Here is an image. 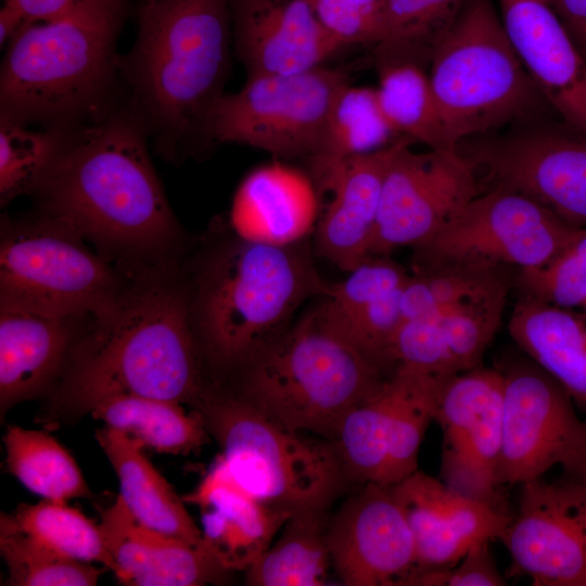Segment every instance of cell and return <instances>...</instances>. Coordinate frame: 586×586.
<instances>
[{"instance_id": "30", "label": "cell", "mask_w": 586, "mask_h": 586, "mask_svg": "<svg viewBox=\"0 0 586 586\" xmlns=\"http://www.w3.org/2000/svg\"><path fill=\"white\" fill-rule=\"evenodd\" d=\"M324 510L294 512L268 549L245 571L252 586H321L332 566Z\"/></svg>"}, {"instance_id": "26", "label": "cell", "mask_w": 586, "mask_h": 586, "mask_svg": "<svg viewBox=\"0 0 586 586\" xmlns=\"http://www.w3.org/2000/svg\"><path fill=\"white\" fill-rule=\"evenodd\" d=\"M318 218L319 198L314 179L280 162L249 173L230 208V228L235 235L276 246L306 241Z\"/></svg>"}, {"instance_id": "23", "label": "cell", "mask_w": 586, "mask_h": 586, "mask_svg": "<svg viewBox=\"0 0 586 586\" xmlns=\"http://www.w3.org/2000/svg\"><path fill=\"white\" fill-rule=\"evenodd\" d=\"M91 320L0 309L1 419L17 404L52 393Z\"/></svg>"}, {"instance_id": "1", "label": "cell", "mask_w": 586, "mask_h": 586, "mask_svg": "<svg viewBox=\"0 0 586 586\" xmlns=\"http://www.w3.org/2000/svg\"><path fill=\"white\" fill-rule=\"evenodd\" d=\"M200 358L188 288L174 265L132 273L114 308L78 340L38 421L74 422L117 395L196 406L206 392Z\"/></svg>"}, {"instance_id": "44", "label": "cell", "mask_w": 586, "mask_h": 586, "mask_svg": "<svg viewBox=\"0 0 586 586\" xmlns=\"http://www.w3.org/2000/svg\"><path fill=\"white\" fill-rule=\"evenodd\" d=\"M577 44L586 31V0H547Z\"/></svg>"}, {"instance_id": "41", "label": "cell", "mask_w": 586, "mask_h": 586, "mask_svg": "<svg viewBox=\"0 0 586 586\" xmlns=\"http://www.w3.org/2000/svg\"><path fill=\"white\" fill-rule=\"evenodd\" d=\"M523 295L559 307H582L586 302V228L540 267L519 270Z\"/></svg>"}, {"instance_id": "37", "label": "cell", "mask_w": 586, "mask_h": 586, "mask_svg": "<svg viewBox=\"0 0 586 586\" xmlns=\"http://www.w3.org/2000/svg\"><path fill=\"white\" fill-rule=\"evenodd\" d=\"M504 267H441L409 275L402 290L403 322L509 290Z\"/></svg>"}, {"instance_id": "36", "label": "cell", "mask_w": 586, "mask_h": 586, "mask_svg": "<svg viewBox=\"0 0 586 586\" xmlns=\"http://www.w3.org/2000/svg\"><path fill=\"white\" fill-rule=\"evenodd\" d=\"M398 391L393 408L382 485L392 486L418 469V455L433 420L436 394L444 378L396 366Z\"/></svg>"}, {"instance_id": "5", "label": "cell", "mask_w": 586, "mask_h": 586, "mask_svg": "<svg viewBox=\"0 0 586 586\" xmlns=\"http://www.w3.org/2000/svg\"><path fill=\"white\" fill-rule=\"evenodd\" d=\"M129 12L130 0H81L51 20L25 22L1 64V116L65 132L75 122L101 117Z\"/></svg>"}, {"instance_id": "3", "label": "cell", "mask_w": 586, "mask_h": 586, "mask_svg": "<svg viewBox=\"0 0 586 586\" xmlns=\"http://www.w3.org/2000/svg\"><path fill=\"white\" fill-rule=\"evenodd\" d=\"M138 36L119 58L141 123L161 152L208 143L207 123L230 67V0H154L139 5Z\"/></svg>"}, {"instance_id": "21", "label": "cell", "mask_w": 586, "mask_h": 586, "mask_svg": "<svg viewBox=\"0 0 586 586\" xmlns=\"http://www.w3.org/2000/svg\"><path fill=\"white\" fill-rule=\"evenodd\" d=\"M230 11L234 52L247 77L305 72L341 50L311 0H230Z\"/></svg>"}, {"instance_id": "43", "label": "cell", "mask_w": 586, "mask_h": 586, "mask_svg": "<svg viewBox=\"0 0 586 586\" xmlns=\"http://www.w3.org/2000/svg\"><path fill=\"white\" fill-rule=\"evenodd\" d=\"M491 540L473 545L453 566L418 573L411 585L421 586H501V576L491 550Z\"/></svg>"}, {"instance_id": "11", "label": "cell", "mask_w": 586, "mask_h": 586, "mask_svg": "<svg viewBox=\"0 0 586 586\" xmlns=\"http://www.w3.org/2000/svg\"><path fill=\"white\" fill-rule=\"evenodd\" d=\"M583 229L522 193L492 187L413 250L419 269L514 266L522 270L548 263Z\"/></svg>"}, {"instance_id": "50", "label": "cell", "mask_w": 586, "mask_h": 586, "mask_svg": "<svg viewBox=\"0 0 586 586\" xmlns=\"http://www.w3.org/2000/svg\"><path fill=\"white\" fill-rule=\"evenodd\" d=\"M154 0H141L142 3H149V2H152Z\"/></svg>"}, {"instance_id": "12", "label": "cell", "mask_w": 586, "mask_h": 586, "mask_svg": "<svg viewBox=\"0 0 586 586\" xmlns=\"http://www.w3.org/2000/svg\"><path fill=\"white\" fill-rule=\"evenodd\" d=\"M459 151L492 187L522 193L566 224L586 228V135L538 118L470 138Z\"/></svg>"}, {"instance_id": "42", "label": "cell", "mask_w": 586, "mask_h": 586, "mask_svg": "<svg viewBox=\"0 0 586 586\" xmlns=\"http://www.w3.org/2000/svg\"><path fill=\"white\" fill-rule=\"evenodd\" d=\"M315 13L330 38L342 49L372 46L381 40L386 0H311Z\"/></svg>"}, {"instance_id": "4", "label": "cell", "mask_w": 586, "mask_h": 586, "mask_svg": "<svg viewBox=\"0 0 586 586\" xmlns=\"http://www.w3.org/2000/svg\"><path fill=\"white\" fill-rule=\"evenodd\" d=\"M328 286L303 242L268 245L231 231L202 255L188 288L201 356L218 370H240Z\"/></svg>"}, {"instance_id": "8", "label": "cell", "mask_w": 586, "mask_h": 586, "mask_svg": "<svg viewBox=\"0 0 586 586\" xmlns=\"http://www.w3.org/2000/svg\"><path fill=\"white\" fill-rule=\"evenodd\" d=\"M237 483L289 510H324L345 477L333 443L272 420L238 395L205 392L195 406Z\"/></svg>"}, {"instance_id": "13", "label": "cell", "mask_w": 586, "mask_h": 586, "mask_svg": "<svg viewBox=\"0 0 586 586\" xmlns=\"http://www.w3.org/2000/svg\"><path fill=\"white\" fill-rule=\"evenodd\" d=\"M500 486L521 485L561 467L577 477L586 463V420L569 393L536 364L502 371Z\"/></svg>"}, {"instance_id": "40", "label": "cell", "mask_w": 586, "mask_h": 586, "mask_svg": "<svg viewBox=\"0 0 586 586\" xmlns=\"http://www.w3.org/2000/svg\"><path fill=\"white\" fill-rule=\"evenodd\" d=\"M65 131L33 130L27 125L1 116L0 202L36 193L55 162Z\"/></svg>"}, {"instance_id": "39", "label": "cell", "mask_w": 586, "mask_h": 586, "mask_svg": "<svg viewBox=\"0 0 586 586\" xmlns=\"http://www.w3.org/2000/svg\"><path fill=\"white\" fill-rule=\"evenodd\" d=\"M26 534L71 559L98 562L116 571L99 525L65 502L43 499L35 505L21 504L12 514Z\"/></svg>"}, {"instance_id": "17", "label": "cell", "mask_w": 586, "mask_h": 586, "mask_svg": "<svg viewBox=\"0 0 586 586\" xmlns=\"http://www.w3.org/2000/svg\"><path fill=\"white\" fill-rule=\"evenodd\" d=\"M328 544L347 586H407L418 571L413 536L390 486L364 484L329 525Z\"/></svg>"}, {"instance_id": "7", "label": "cell", "mask_w": 586, "mask_h": 586, "mask_svg": "<svg viewBox=\"0 0 586 586\" xmlns=\"http://www.w3.org/2000/svg\"><path fill=\"white\" fill-rule=\"evenodd\" d=\"M429 78L447 137L461 142L552 110L511 47L491 0H469L435 48Z\"/></svg>"}, {"instance_id": "2", "label": "cell", "mask_w": 586, "mask_h": 586, "mask_svg": "<svg viewBox=\"0 0 586 586\" xmlns=\"http://www.w3.org/2000/svg\"><path fill=\"white\" fill-rule=\"evenodd\" d=\"M146 137L140 119L120 115L66 132L36 191L43 214L129 273L174 265L182 235Z\"/></svg>"}, {"instance_id": "28", "label": "cell", "mask_w": 586, "mask_h": 586, "mask_svg": "<svg viewBox=\"0 0 586 586\" xmlns=\"http://www.w3.org/2000/svg\"><path fill=\"white\" fill-rule=\"evenodd\" d=\"M95 438L119 482V497L142 525L193 545L202 530L188 512L183 498L150 462L143 445L129 435L104 426Z\"/></svg>"}, {"instance_id": "49", "label": "cell", "mask_w": 586, "mask_h": 586, "mask_svg": "<svg viewBox=\"0 0 586 586\" xmlns=\"http://www.w3.org/2000/svg\"><path fill=\"white\" fill-rule=\"evenodd\" d=\"M581 308H582V311L586 315V302L583 304Z\"/></svg>"}, {"instance_id": "14", "label": "cell", "mask_w": 586, "mask_h": 586, "mask_svg": "<svg viewBox=\"0 0 586 586\" xmlns=\"http://www.w3.org/2000/svg\"><path fill=\"white\" fill-rule=\"evenodd\" d=\"M410 145L386 171L370 256L421 245L482 192L475 165L460 151L415 152Z\"/></svg>"}, {"instance_id": "34", "label": "cell", "mask_w": 586, "mask_h": 586, "mask_svg": "<svg viewBox=\"0 0 586 586\" xmlns=\"http://www.w3.org/2000/svg\"><path fill=\"white\" fill-rule=\"evenodd\" d=\"M469 0H386L377 61H408L423 67Z\"/></svg>"}, {"instance_id": "10", "label": "cell", "mask_w": 586, "mask_h": 586, "mask_svg": "<svg viewBox=\"0 0 586 586\" xmlns=\"http://www.w3.org/2000/svg\"><path fill=\"white\" fill-rule=\"evenodd\" d=\"M346 73L324 65L294 74L247 77L225 93L207 123L208 143H239L282 158H311Z\"/></svg>"}, {"instance_id": "25", "label": "cell", "mask_w": 586, "mask_h": 586, "mask_svg": "<svg viewBox=\"0 0 586 586\" xmlns=\"http://www.w3.org/2000/svg\"><path fill=\"white\" fill-rule=\"evenodd\" d=\"M182 498L199 506L203 544L228 572L252 566L294 513L246 492L220 457L194 492Z\"/></svg>"}, {"instance_id": "27", "label": "cell", "mask_w": 586, "mask_h": 586, "mask_svg": "<svg viewBox=\"0 0 586 586\" xmlns=\"http://www.w3.org/2000/svg\"><path fill=\"white\" fill-rule=\"evenodd\" d=\"M517 345L586 408V315L522 295L508 322Z\"/></svg>"}, {"instance_id": "16", "label": "cell", "mask_w": 586, "mask_h": 586, "mask_svg": "<svg viewBox=\"0 0 586 586\" xmlns=\"http://www.w3.org/2000/svg\"><path fill=\"white\" fill-rule=\"evenodd\" d=\"M499 540L512 575L535 586H586V481L521 484L518 512Z\"/></svg>"}, {"instance_id": "20", "label": "cell", "mask_w": 586, "mask_h": 586, "mask_svg": "<svg viewBox=\"0 0 586 586\" xmlns=\"http://www.w3.org/2000/svg\"><path fill=\"white\" fill-rule=\"evenodd\" d=\"M507 38L532 80L572 129L586 135V59L547 0H498Z\"/></svg>"}, {"instance_id": "47", "label": "cell", "mask_w": 586, "mask_h": 586, "mask_svg": "<svg viewBox=\"0 0 586 586\" xmlns=\"http://www.w3.org/2000/svg\"><path fill=\"white\" fill-rule=\"evenodd\" d=\"M577 47L581 50L582 54L586 59V31L577 42Z\"/></svg>"}, {"instance_id": "22", "label": "cell", "mask_w": 586, "mask_h": 586, "mask_svg": "<svg viewBox=\"0 0 586 586\" xmlns=\"http://www.w3.org/2000/svg\"><path fill=\"white\" fill-rule=\"evenodd\" d=\"M508 290L489 297L404 321L388 353L392 369L405 366L434 377L480 367L497 333Z\"/></svg>"}, {"instance_id": "38", "label": "cell", "mask_w": 586, "mask_h": 586, "mask_svg": "<svg viewBox=\"0 0 586 586\" xmlns=\"http://www.w3.org/2000/svg\"><path fill=\"white\" fill-rule=\"evenodd\" d=\"M0 553L8 568L7 585L94 586L104 569L62 556L22 531L1 513Z\"/></svg>"}, {"instance_id": "31", "label": "cell", "mask_w": 586, "mask_h": 586, "mask_svg": "<svg viewBox=\"0 0 586 586\" xmlns=\"http://www.w3.org/2000/svg\"><path fill=\"white\" fill-rule=\"evenodd\" d=\"M380 106L400 136L429 149L456 152L450 143L425 67L408 61H377Z\"/></svg>"}, {"instance_id": "32", "label": "cell", "mask_w": 586, "mask_h": 586, "mask_svg": "<svg viewBox=\"0 0 586 586\" xmlns=\"http://www.w3.org/2000/svg\"><path fill=\"white\" fill-rule=\"evenodd\" d=\"M397 391L393 369L373 393L347 412L332 441L345 476L362 485H382Z\"/></svg>"}, {"instance_id": "46", "label": "cell", "mask_w": 586, "mask_h": 586, "mask_svg": "<svg viewBox=\"0 0 586 586\" xmlns=\"http://www.w3.org/2000/svg\"><path fill=\"white\" fill-rule=\"evenodd\" d=\"M26 22L20 8L11 1L3 0L0 10V43L8 44L16 31Z\"/></svg>"}, {"instance_id": "45", "label": "cell", "mask_w": 586, "mask_h": 586, "mask_svg": "<svg viewBox=\"0 0 586 586\" xmlns=\"http://www.w3.org/2000/svg\"><path fill=\"white\" fill-rule=\"evenodd\" d=\"M16 4L26 22L47 21L61 15L81 0H8Z\"/></svg>"}, {"instance_id": "19", "label": "cell", "mask_w": 586, "mask_h": 586, "mask_svg": "<svg viewBox=\"0 0 586 586\" xmlns=\"http://www.w3.org/2000/svg\"><path fill=\"white\" fill-rule=\"evenodd\" d=\"M402 137L379 151L335 162L311 164L317 184L331 199L314 231L316 255L348 272L370 256L388 166L407 143Z\"/></svg>"}, {"instance_id": "6", "label": "cell", "mask_w": 586, "mask_h": 586, "mask_svg": "<svg viewBox=\"0 0 586 586\" xmlns=\"http://www.w3.org/2000/svg\"><path fill=\"white\" fill-rule=\"evenodd\" d=\"M384 370L316 307L239 370L238 396L290 430L333 441L347 412L391 373Z\"/></svg>"}, {"instance_id": "15", "label": "cell", "mask_w": 586, "mask_h": 586, "mask_svg": "<svg viewBox=\"0 0 586 586\" xmlns=\"http://www.w3.org/2000/svg\"><path fill=\"white\" fill-rule=\"evenodd\" d=\"M504 374L488 368L446 377L433 420L443 434L440 479L470 497L505 509L499 494Z\"/></svg>"}, {"instance_id": "33", "label": "cell", "mask_w": 586, "mask_h": 586, "mask_svg": "<svg viewBox=\"0 0 586 586\" xmlns=\"http://www.w3.org/2000/svg\"><path fill=\"white\" fill-rule=\"evenodd\" d=\"M3 443L8 470L30 492L61 502L92 496L75 459L48 433L11 425Z\"/></svg>"}, {"instance_id": "35", "label": "cell", "mask_w": 586, "mask_h": 586, "mask_svg": "<svg viewBox=\"0 0 586 586\" xmlns=\"http://www.w3.org/2000/svg\"><path fill=\"white\" fill-rule=\"evenodd\" d=\"M402 137L385 117L375 88L349 82L336 97L319 150L309 161L322 164L372 153Z\"/></svg>"}, {"instance_id": "48", "label": "cell", "mask_w": 586, "mask_h": 586, "mask_svg": "<svg viewBox=\"0 0 586 586\" xmlns=\"http://www.w3.org/2000/svg\"><path fill=\"white\" fill-rule=\"evenodd\" d=\"M577 477L586 481V463Z\"/></svg>"}, {"instance_id": "9", "label": "cell", "mask_w": 586, "mask_h": 586, "mask_svg": "<svg viewBox=\"0 0 586 586\" xmlns=\"http://www.w3.org/2000/svg\"><path fill=\"white\" fill-rule=\"evenodd\" d=\"M0 241V309L100 318L114 308L132 275L43 213L4 218Z\"/></svg>"}, {"instance_id": "24", "label": "cell", "mask_w": 586, "mask_h": 586, "mask_svg": "<svg viewBox=\"0 0 586 586\" xmlns=\"http://www.w3.org/2000/svg\"><path fill=\"white\" fill-rule=\"evenodd\" d=\"M99 527L127 586H201L221 579L225 570L203 544L193 545L140 524L122 500L101 512Z\"/></svg>"}, {"instance_id": "29", "label": "cell", "mask_w": 586, "mask_h": 586, "mask_svg": "<svg viewBox=\"0 0 586 586\" xmlns=\"http://www.w3.org/2000/svg\"><path fill=\"white\" fill-rule=\"evenodd\" d=\"M89 415L161 454L188 455L209 441L202 412H187L175 402L117 395L97 404Z\"/></svg>"}, {"instance_id": "18", "label": "cell", "mask_w": 586, "mask_h": 586, "mask_svg": "<svg viewBox=\"0 0 586 586\" xmlns=\"http://www.w3.org/2000/svg\"><path fill=\"white\" fill-rule=\"evenodd\" d=\"M390 487L413 536L417 574L450 568L476 543L499 539L512 515L420 470Z\"/></svg>"}]
</instances>
